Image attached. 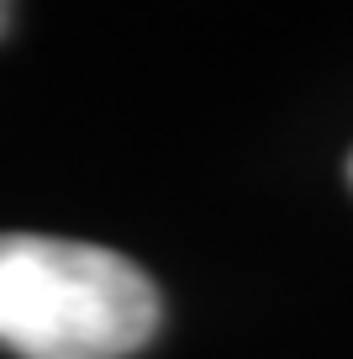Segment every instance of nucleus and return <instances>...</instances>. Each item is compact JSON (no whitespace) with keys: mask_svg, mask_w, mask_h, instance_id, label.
<instances>
[{"mask_svg":"<svg viewBox=\"0 0 353 359\" xmlns=\"http://www.w3.org/2000/svg\"><path fill=\"white\" fill-rule=\"evenodd\" d=\"M348 175H353V164H348Z\"/></svg>","mask_w":353,"mask_h":359,"instance_id":"3","label":"nucleus"},{"mask_svg":"<svg viewBox=\"0 0 353 359\" xmlns=\"http://www.w3.org/2000/svg\"><path fill=\"white\" fill-rule=\"evenodd\" d=\"M6 27H11V6H0V32H6Z\"/></svg>","mask_w":353,"mask_h":359,"instance_id":"2","label":"nucleus"},{"mask_svg":"<svg viewBox=\"0 0 353 359\" xmlns=\"http://www.w3.org/2000/svg\"><path fill=\"white\" fill-rule=\"evenodd\" d=\"M158 333V291L116 248L0 233V344L22 359H127Z\"/></svg>","mask_w":353,"mask_h":359,"instance_id":"1","label":"nucleus"}]
</instances>
